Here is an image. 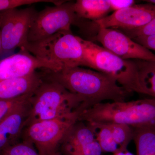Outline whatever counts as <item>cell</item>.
I'll return each mask as SVG.
<instances>
[{
  "label": "cell",
  "instance_id": "obj_23",
  "mask_svg": "<svg viewBox=\"0 0 155 155\" xmlns=\"http://www.w3.org/2000/svg\"><path fill=\"white\" fill-rule=\"evenodd\" d=\"M122 30V32L131 39L137 37L155 35V17L148 24L142 27Z\"/></svg>",
  "mask_w": 155,
  "mask_h": 155
},
{
  "label": "cell",
  "instance_id": "obj_14",
  "mask_svg": "<svg viewBox=\"0 0 155 155\" xmlns=\"http://www.w3.org/2000/svg\"><path fill=\"white\" fill-rule=\"evenodd\" d=\"M95 140L92 127L86 122L78 120L64 137L59 151L62 155H68Z\"/></svg>",
  "mask_w": 155,
  "mask_h": 155
},
{
  "label": "cell",
  "instance_id": "obj_18",
  "mask_svg": "<svg viewBox=\"0 0 155 155\" xmlns=\"http://www.w3.org/2000/svg\"><path fill=\"white\" fill-rule=\"evenodd\" d=\"M94 131L95 140L103 152L114 153L119 151V147L114 140L109 124L96 122H86Z\"/></svg>",
  "mask_w": 155,
  "mask_h": 155
},
{
  "label": "cell",
  "instance_id": "obj_16",
  "mask_svg": "<svg viewBox=\"0 0 155 155\" xmlns=\"http://www.w3.org/2000/svg\"><path fill=\"white\" fill-rule=\"evenodd\" d=\"M133 60L137 69V93L155 99V62Z\"/></svg>",
  "mask_w": 155,
  "mask_h": 155
},
{
  "label": "cell",
  "instance_id": "obj_1",
  "mask_svg": "<svg viewBox=\"0 0 155 155\" xmlns=\"http://www.w3.org/2000/svg\"><path fill=\"white\" fill-rule=\"evenodd\" d=\"M45 79L56 81L80 97L87 110L106 101H124L133 93L121 86L109 75L80 67L54 72L42 69Z\"/></svg>",
  "mask_w": 155,
  "mask_h": 155
},
{
  "label": "cell",
  "instance_id": "obj_30",
  "mask_svg": "<svg viewBox=\"0 0 155 155\" xmlns=\"http://www.w3.org/2000/svg\"><path fill=\"white\" fill-rule=\"evenodd\" d=\"M51 155H62V154L59 151H58L52 154Z\"/></svg>",
  "mask_w": 155,
  "mask_h": 155
},
{
  "label": "cell",
  "instance_id": "obj_8",
  "mask_svg": "<svg viewBox=\"0 0 155 155\" xmlns=\"http://www.w3.org/2000/svg\"><path fill=\"white\" fill-rule=\"evenodd\" d=\"M36 12L33 7L15 8L0 12L3 52L25 46L28 42L29 29Z\"/></svg>",
  "mask_w": 155,
  "mask_h": 155
},
{
  "label": "cell",
  "instance_id": "obj_4",
  "mask_svg": "<svg viewBox=\"0 0 155 155\" xmlns=\"http://www.w3.org/2000/svg\"><path fill=\"white\" fill-rule=\"evenodd\" d=\"M80 41L83 48L82 66L109 75L128 91L137 93V69L133 60L122 59L91 41L81 37Z\"/></svg>",
  "mask_w": 155,
  "mask_h": 155
},
{
  "label": "cell",
  "instance_id": "obj_10",
  "mask_svg": "<svg viewBox=\"0 0 155 155\" xmlns=\"http://www.w3.org/2000/svg\"><path fill=\"white\" fill-rule=\"evenodd\" d=\"M155 17V4L134 5L114 11L109 16L92 21L99 28H119L122 30L139 28Z\"/></svg>",
  "mask_w": 155,
  "mask_h": 155
},
{
  "label": "cell",
  "instance_id": "obj_28",
  "mask_svg": "<svg viewBox=\"0 0 155 155\" xmlns=\"http://www.w3.org/2000/svg\"><path fill=\"white\" fill-rule=\"evenodd\" d=\"M3 53L2 45V37L1 31V15H0V55Z\"/></svg>",
  "mask_w": 155,
  "mask_h": 155
},
{
  "label": "cell",
  "instance_id": "obj_21",
  "mask_svg": "<svg viewBox=\"0 0 155 155\" xmlns=\"http://www.w3.org/2000/svg\"><path fill=\"white\" fill-rule=\"evenodd\" d=\"M0 155H39L33 145L23 141L17 143L5 150Z\"/></svg>",
  "mask_w": 155,
  "mask_h": 155
},
{
  "label": "cell",
  "instance_id": "obj_24",
  "mask_svg": "<svg viewBox=\"0 0 155 155\" xmlns=\"http://www.w3.org/2000/svg\"><path fill=\"white\" fill-rule=\"evenodd\" d=\"M102 152L100 145L95 140L68 155H101Z\"/></svg>",
  "mask_w": 155,
  "mask_h": 155
},
{
  "label": "cell",
  "instance_id": "obj_3",
  "mask_svg": "<svg viewBox=\"0 0 155 155\" xmlns=\"http://www.w3.org/2000/svg\"><path fill=\"white\" fill-rule=\"evenodd\" d=\"M78 120L133 128L155 126V99L100 103L84 111Z\"/></svg>",
  "mask_w": 155,
  "mask_h": 155
},
{
  "label": "cell",
  "instance_id": "obj_20",
  "mask_svg": "<svg viewBox=\"0 0 155 155\" xmlns=\"http://www.w3.org/2000/svg\"><path fill=\"white\" fill-rule=\"evenodd\" d=\"M33 94L22 96L14 99L0 100V122L17 107L28 101Z\"/></svg>",
  "mask_w": 155,
  "mask_h": 155
},
{
  "label": "cell",
  "instance_id": "obj_19",
  "mask_svg": "<svg viewBox=\"0 0 155 155\" xmlns=\"http://www.w3.org/2000/svg\"><path fill=\"white\" fill-rule=\"evenodd\" d=\"M113 137L119 151L127 150V147L133 140L134 128L121 124H110Z\"/></svg>",
  "mask_w": 155,
  "mask_h": 155
},
{
  "label": "cell",
  "instance_id": "obj_5",
  "mask_svg": "<svg viewBox=\"0 0 155 155\" xmlns=\"http://www.w3.org/2000/svg\"><path fill=\"white\" fill-rule=\"evenodd\" d=\"M31 54L62 69L82 66L83 48L80 37L62 31L41 40L28 42L23 47Z\"/></svg>",
  "mask_w": 155,
  "mask_h": 155
},
{
  "label": "cell",
  "instance_id": "obj_6",
  "mask_svg": "<svg viewBox=\"0 0 155 155\" xmlns=\"http://www.w3.org/2000/svg\"><path fill=\"white\" fill-rule=\"evenodd\" d=\"M81 114L32 122L24 128L21 139L35 147L39 155H51L59 151L64 137Z\"/></svg>",
  "mask_w": 155,
  "mask_h": 155
},
{
  "label": "cell",
  "instance_id": "obj_26",
  "mask_svg": "<svg viewBox=\"0 0 155 155\" xmlns=\"http://www.w3.org/2000/svg\"><path fill=\"white\" fill-rule=\"evenodd\" d=\"M111 10L114 11H118L134 5V1H119V0H110Z\"/></svg>",
  "mask_w": 155,
  "mask_h": 155
},
{
  "label": "cell",
  "instance_id": "obj_12",
  "mask_svg": "<svg viewBox=\"0 0 155 155\" xmlns=\"http://www.w3.org/2000/svg\"><path fill=\"white\" fill-rule=\"evenodd\" d=\"M29 101L17 107L0 122V154L21 139L29 115Z\"/></svg>",
  "mask_w": 155,
  "mask_h": 155
},
{
  "label": "cell",
  "instance_id": "obj_15",
  "mask_svg": "<svg viewBox=\"0 0 155 155\" xmlns=\"http://www.w3.org/2000/svg\"><path fill=\"white\" fill-rule=\"evenodd\" d=\"M74 9L78 18L90 21L102 19L111 11L107 0H78L74 2Z\"/></svg>",
  "mask_w": 155,
  "mask_h": 155
},
{
  "label": "cell",
  "instance_id": "obj_2",
  "mask_svg": "<svg viewBox=\"0 0 155 155\" xmlns=\"http://www.w3.org/2000/svg\"><path fill=\"white\" fill-rule=\"evenodd\" d=\"M29 104L30 111L26 125L34 122L82 114L87 110L79 97L58 82L44 78L31 97Z\"/></svg>",
  "mask_w": 155,
  "mask_h": 155
},
{
  "label": "cell",
  "instance_id": "obj_17",
  "mask_svg": "<svg viewBox=\"0 0 155 155\" xmlns=\"http://www.w3.org/2000/svg\"><path fill=\"white\" fill-rule=\"evenodd\" d=\"M137 155H155V126L134 128Z\"/></svg>",
  "mask_w": 155,
  "mask_h": 155
},
{
  "label": "cell",
  "instance_id": "obj_13",
  "mask_svg": "<svg viewBox=\"0 0 155 155\" xmlns=\"http://www.w3.org/2000/svg\"><path fill=\"white\" fill-rule=\"evenodd\" d=\"M43 80L41 72L36 71L23 77L0 81V100L14 99L33 93Z\"/></svg>",
  "mask_w": 155,
  "mask_h": 155
},
{
  "label": "cell",
  "instance_id": "obj_27",
  "mask_svg": "<svg viewBox=\"0 0 155 155\" xmlns=\"http://www.w3.org/2000/svg\"><path fill=\"white\" fill-rule=\"evenodd\" d=\"M113 155H134L133 154L127 151V150L126 151H119L117 152L114 153Z\"/></svg>",
  "mask_w": 155,
  "mask_h": 155
},
{
  "label": "cell",
  "instance_id": "obj_29",
  "mask_svg": "<svg viewBox=\"0 0 155 155\" xmlns=\"http://www.w3.org/2000/svg\"><path fill=\"white\" fill-rule=\"evenodd\" d=\"M145 2H146L147 3L155 4V0H147V1H145Z\"/></svg>",
  "mask_w": 155,
  "mask_h": 155
},
{
  "label": "cell",
  "instance_id": "obj_7",
  "mask_svg": "<svg viewBox=\"0 0 155 155\" xmlns=\"http://www.w3.org/2000/svg\"><path fill=\"white\" fill-rule=\"evenodd\" d=\"M74 2L65 1L37 12L28 33V42L41 40L62 31L71 30L78 17L74 9Z\"/></svg>",
  "mask_w": 155,
  "mask_h": 155
},
{
  "label": "cell",
  "instance_id": "obj_9",
  "mask_svg": "<svg viewBox=\"0 0 155 155\" xmlns=\"http://www.w3.org/2000/svg\"><path fill=\"white\" fill-rule=\"evenodd\" d=\"M94 39L103 47L125 60L155 62V54L120 31L112 28H99Z\"/></svg>",
  "mask_w": 155,
  "mask_h": 155
},
{
  "label": "cell",
  "instance_id": "obj_22",
  "mask_svg": "<svg viewBox=\"0 0 155 155\" xmlns=\"http://www.w3.org/2000/svg\"><path fill=\"white\" fill-rule=\"evenodd\" d=\"M42 2L51 3L57 5L61 4L62 1L56 0H0V12L25 5Z\"/></svg>",
  "mask_w": 155,
  "mask_h": 155
},
{
  "label": "cell",
  "instance_id": "obj_11",
  "mask_svg": "<svg viewBox=\"0 0 155 155\" xmlns=\"http://www.w3.org/2000/svg\"><path fill=\"white\" fill-rule=\"evenodd\" d=\"M40 69L54 72L61 70L54 64L38 59L21 48L19 52L0 61V81L23 77Z\"/></svg>",
  "mask_w": 155,
  "mask_h": 155
},
{
  "label": "cell",
  "instance_id": "obj_25",
  "mask_svg": "<svg viewBox=\"0 0 155 155\" xmlns=\"http://www.w3.org/2000/svg\"><path fill=\"white\" fill-rule=\"evenodd\" d=\"M132 39L148 49L155 51V35L137 37Z\"/></svg>",
  "mask_w": 155,
  "mask_h": 155
}]
</instances>
